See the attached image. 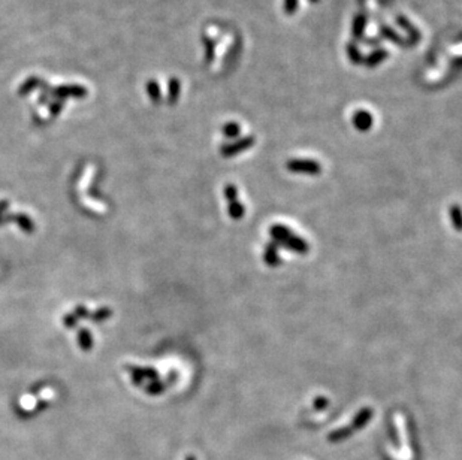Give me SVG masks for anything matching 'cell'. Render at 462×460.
Masks as SVG:
<instances>
[{"mask_svg":"<svg viewBox=\"0 0 462 460\" xmlns=\"http://www.w3.org/2000/svg\"><path fill=\"white\" fill-rule=\"evenodd\" d=\"M371 417H373V409H371V408H363V409H360L359 414L354 417L353 426H354L356 429H360V427H363V426L369 421Z\"/></svg>","mask_w":462,"mask_h":460,"instance_id":"30bf717a","label":"cell"},{"mask_svg":"<svg viewBox=\"0 0 462 460\" xmlns=\"http://www.w3.org/2000/svg\"><path fill=\"white\" fill-rule=\"evenodd\" d=\"M298 2L299 0H285L283 9L288 15H293L298 11Z\"/></svg>","mask_w":462,"mask_h":460,"instance_id":"2e32d148","label":"cell"},{"mask_svg":"<svg viewBox=\"0 0 462 460\" xmlns=\"http://www.w3.org/2000/svg\"><path fill=\"white\" fill-rule=\"evenodd\" d=\"M225 196L229 200V203L231 202H236L238 200V188L235 185H232V184H228L226 188H225Z\"/></svg>","mask_w":462,"mask_h":460,"instance_id":"9a60e30c","label":"cell"},{"mask_svg":"<svg viewBox=\"0 0 462 460\" xmlns=\"http://www.w3.org/2000/svg\"><path fill=\"white\" fill-rule=\"evenodd\" d=\"M449 215H450V220H452V224L456 230H462V209L459 205H452L450 209H449Z\"/></svg>","mask_w":462,"mask_h":460,"instance_id":"7c38bea8","label":"cell"},{"mask_svg":"<svg viewBox=\"0 0 462 460\" xmlns=\"http://www.w3.org/2000/svg\"><path fill=\"white\" fill-rule=\"evenodd\" d=\"M388 57H389V53H388L386 48H377L373 53H369L366 57H363V64L368 69H374V67L380 66Z\"/></svg>","mask_w":462,"mask_h":460,"instance_id":"52a82bcc","label":"cell"},{"mask_svg":"<svg viewBox=\"0 0 462 460\" xmlns=\"http://www.w3.org/2000/svg\"><path fill=\"white\" fill-rule=\"evenodd\" d=\"M286 168L292 173H302V175H313V176L320 175L322 172V165L310 159H290L286 163Z\"/></svg>","mask_w":462,"mask_h":460,"instance_id":"6da1fadb","label":"cell"},{"mask_svg":"<svg viewBox=\"0 0 462 460\" xmlns=\"http://www.w3.org/2000/svg\"><path fill=\"white\" fill-rule=\"evenodd\" d=\"M329 405V401L326 399V398H316V401H314V408L316 409H325L326 406Z\"/></svg>","mask_w":462,"mask_h":460,"instance_id":"ac0fdd59","label":"cell"},{"mask_svg":"<svg viewBox=\"0 0 462 460\" xmlns=\"http://www.w3.org/2000/svg\"><path fill=\"white\" fill-rule=\"evenodd\" d=\"M397 23H398V26L404 30L405 33L408 35V41L414 45V44H417L420 39H422V35H420V32H419V29L416 27V26H413V23L404 17V15H397Z\"/></svg>","mask_w":462,"mask_h":460,"instance_id":"5b68a950","label":"cell"},{"mask_svg":"<svg viewBox=\"0 0 462 460\" xmlns=\"http://www.w3.org/2000/svg\"><path fill=\"white\" fill-rule=\"evenodd\" d=\"M311 3H317V2H320V0H310Z\"/></svg>","mask_w":462,"mask_h":460,"instance_id":"ffe728a7","label":"cell"},{"mask_svg":"<svg viewBox=\"0 0 462 460\" xmlns=\"http://www.w3.org/2000/svg\"><path fill=\"white\" fill-rule=\"evenodd\" d=\"M350 429H338V430H335L334 433H331V436H329V439L331 441H341L343 438H347L348 435H350Z\"/></svg>","mask_w":462,"mask_h":460,"instance_id":"e0dca14e","label":"cell"},{"mask_svg":"<svg viewBox=\"0 0 462 460\" xmlns=\"http://www.w3.org/2000/svg\"><path fill=\"white\" fill-rule=\"evenodd\" d=\"M380 35H382L385 39L391 41L392 44H395V45H398V47H403V48L413 47V44H411L408 39L401 38L392 27H389V26H386V24H382V26H380Z\"/></svg>","mask_w":462,"mask_h":460,"instance_id":"8992f818","label":"cell"},{"mask_svg":"<svg viewBox=\"0 0 462 460\" xmlns=\"http://www.w3.org/2000/svg\"><path fill=\"white\" fill-rule=\"evenodd\" d=\"M277 245H282V247H285V248H289V250L296 251V253H299V254H307V253L310 251V245H308L302 238L295 236L293 233H292L290 236H288L286 239L280 241Z\"/></svg>","mask_w":462,"mask_h":460,"instance_id":"277c9868","label":"cell"},{"mask_svg":"<svg viewBox=\"0 0 462 460\" xmlns=\"http://www.w3.org/2000/svg\"><path fill=\"white\" fill-rule=\"evenodd\" d=\"M214 57V45H211V42H207V58L211 60Z\"/></svg>","mask_w":462,"mask_h":460,"instance_id":"d6986e66","label":"cell"},{"mask_svg":"<svg viewBox=\"0 0 462 460\" xmlns=\"http://www.w3.org/2000/svg\"><path fill=\"white\" fill-rule=\"evenodd\" d=\"M245 214V208L242 206V203H239L238 200L236 202H231L229 203V215H231L233 220H239L242 218Z\"/></svg>","mask_w":462,"mask_h":460,"instance_id":"4fadbf2b","label":"cell"},{"mask_svg":"<svg viewBox=\"0 0 462 460\" xmlns=\"http://www.w3.org/2000/svg\"><path fill=\"white\" fill-rule=\"evenodd\" d=\"M223 135L226 138H236V136H239L241 135V126L238 123H235V121H231V123L225 124L223 126Z\"/></svg>","mask_w":462,"mask_h":460,"instance_id":"5bb4252c","label":"cell"},{"mask_svg":"<svg viewBox=\"0 0 462 460\" xmlns=\"http://www.w3.org/2000/svg\"><path fill=\"white\" fill-rule=\"evenodd\" d=\"M347 56H348V60L353 63V64H360V63H363V57H362V53H360V50H359V47L354 44V42H350V44H347Z\"/></svg>","mask_w":462,"mask_h":460,"instance_id":"8fae6325","label":"cell"},{"mask_svg":"<svg viewBox=\"0 0 462 460\" xmlns=\"http://www.w3.org/2000/svg\"><path fill=\"white\" fill-rule=\"evenodd\" d=\"M256 142V138L253 135H248V136H244V138H239L236 139L233 144L229 145H225L222 148V156L225 157H232V156H236V154H241L247 150H250Z\"/></svg>","mask_w":462,"mask_h":460,"instance_id":"7a4b0ae2","label":"cell"},{"mask_svg":"<svg viewBox=\"0 0 462 460\" xmlns=\"http://www.w3.org/2000/svg\"><path fill=\"white\" fill-rule=\"evenodd\" d=\"M277 244L275 242H269L268 245H266V248H265V253H263V260H265V263L268 265V266H271V268H277L280 263H282V260H280V257H279V251H277Z\"/></svg>","mask_w":462,"mask_h":460,"instance_id":"9c48e42d","label":"cell"},{"mask_svg":"<svg viewBox=\"0 0 462 460\" xmlns=\"http://www.w3.org/2000/svg\"><path fill=\"white\" fill-rule=\"evenodd\" d=\"M351 124L356 130L359 132H368L373 129V124H374V118L371 112L365 111V109H357L353 117H351Z\"/></svg>","mask_w":462,"mask_h":460,"instance_id":"3957f363","label":"cell"},{"mask_svg":"<svg viewBox=\"0 0 462 460\" xmlns=\"http://www.w3.org/2000/svg\"><path fill=\"white\" fill-rule=\"evenodd\" d=\"M366 21H368L366 15H363V14H356L354 15L353 23H351V36H353V39L359 41V39L363 38L365 29H366Z\"/></svg>","mask_w":462,"mask_h":460,"instance_id":"ba28073f","label":"cell"}]
</instances>
